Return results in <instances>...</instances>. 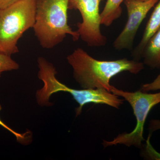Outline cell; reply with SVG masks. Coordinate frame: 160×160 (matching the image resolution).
I'll return each instance as SVG.
<instances>
[{
    "mask_svg": "<svg viewBox=\"0 0 160 160\" xmlns=\"http://www.w3.org/2000/svg\"><path fill=\"white\" fill-rule=\"evenodd\" d=\"M125 0H107L102 11L100 13L101 25L109 26L122 15L121 5Z\"/></svg>",
    "mask_w": 160,
    "mask_h": 160,
    "instance_id": "10",
    "label": "cell"
},
{
    "mask_svg": "<svg viewBox=\"0 0 160 160\" xmlns=\"http://www.w3.org/2000/svg\"><path fill=\"white\" fill-rule=\"evenodd\" d=\"M38 78L44 84L36 93L37 102L40 106H52V103L49 102L52 95L62 91L70 93L79 105L76 109L77 116L81 114L83 106L88 103L105 104L116 109L122 104L123 100L105 89H76L68 87L57 79L55 67L45 58H38Z\"/></svg>",
    "mask_w": 160,
    "mask_h": 160,
    "instance_id": "2",
    "label": "cell"
},
{
    "mask_svg": "<svg viewBox=\"0 0 160 160\" xmlns=\"http://www.w3.org/2000/svg\"><path fill=\"white\" fill-rule=\"evenodd\" d=\"M20 0H0V9L6 8Z\"/></svg>",
    "mask_w": 160,
    "mask_h": 160,
    "instance_id": "14",
    "label": "cell"
},
{
    "mask_svg": "<svg viewBox=\"0 0 160 160\" xmlns=\"http://www.w3.org/2000/svg\"><path fill=\"white\" fill-rule=\"evenodd\" d=\"M140 1H143V2H145V1H148V0H140Z\"/></svg>",
    "mask_w": 160,
    "mask_h": 160,
    "instance_id": "15",
    "label": "cell"
},
{
    "mask_svg": "<svg viewBox=\"0 0 160 160\" xmlns=\"http://www.w3.org/2000/svg\"><path fill=\"white\" fill-rule=\"evenodd\" d=\"M160 89V74L152 82L144 84L142 86L141 91L143 92H146L149 91Z\"/></svg>",
    "mask_w": 160,
    "mask_h": 160,
    "instance_id": "13",
    "label": "cell"
},
{
    "mask_svg": "<svg viewBox=\"0 0 160 160\" xmlns=\"http://www.w3.org/2000/svg\"><path fill=\"white\" fill-rule=\"evenodd\" d=\"M102 0H69V9L78 10L82 22L78 23L77 32L80 38L91 47H102L107 42L102 34L99 7Z\"/></svg>",
    "mask_w": 160,
    "mask_h": 160,
    "instance_id": "6",
    "label": "cell"
},
{
    "mask_svg": "<svg viewBox=\"0 0 160 160\" xmlns=\"http://www.w3.org/2000/svg\"><path fill=\"white\" fill-rule=\"evenodd\" d=\"M158 0H125L128 20L122 31L115 40L113 47L118 50H131L136 35L147 13Z\"/></svg>",
    "mask_w": 160,
    "mask_h": 160,
    "instance_id": "7",
    "label": "cell"
},
{
    "mask_svg": "<svg viewBox=\"0 0 160 160\" xmlns=\"http://www.w3.org/2000/svg\"><path fill=\"white\" fill-rule=\"evenodd\" d=\"M111 92L125 99L131 105L136 118L137 124L133 131L129 133L119 135L114 140L103 141V146H107L122 144L127 146L140 147L144 141L143 131L145 122L150 110L160 103V92L147 93L141 90L129 92L120 90L113 86Z\"/></svg>",
    "mask_w": 160,
    "mask_h": 160,
    "instance_id": "5",
    "label": "cell"
},
{
    "mask_svg": "<svg viewBox=\"0 0 160 160\" xmlns=\"http://www.w3.org/2000/svg\"><path fill=\"white\" fill-rule=\"evenodd\" d=\"M160 29V1L155 7L138 45L132 51V55L134 60L138 61L142 58L143 50L150 38Z\"/></svg>",
    "mask_w": 160,
    "mask_h": 160,
    "instance_id": "8",
    "label": "cell"
},
{
    "mask_svg": "<svg viewBox=\"0 0 160 160\" xmlns=\"http://www.w3.org/2000/svg\"><path fill=\"white\" fill-rule=\"evenodd\" d=\"M73 69V77L83 89H104L110 92L111 79L123 72L137 74L143 70L144 64L127 58L100 61L92 57L84 49L78 48L67 56Z\"/></svg>",
    "mask_w": 160,
    "mask_h": 160,
    "instance_id": "1",
    "label": "cell"
},
{
    "mask_svg": "<svg viewBox=\"0 0 160 160\" xmlns=\"http://www.w3.org/2000/svg\"><path fill=\"white\" fill-rule=\"evenodd\" d=\"M142 57L147 66L152 68H160V29L149 40Z\"/></svg>",
    "mask_w": 160,
    "mask_h": 160,
    "instance_id": "9",
    "label": "cell"
},
{
    "mask_svg": "<svg viewBox=\"0 0 160 160\" xmlns=\"http://www.w3.org/2000/svg\"><path fill=\"white\" fill-rule=\"evenodd\" d=\"M69 0H36L35 35L43 48H54L62 42L67 35L74 41L79 39L68 23Z\"/></svg>",
    "mask_w": 160,
    "mask_h": 160,
    "instance_id": "3",
    "label": "cell"
},
{
    "mask_svg": "<svg viewBox=\"0 0 160 160\" xmlns=\"http://www.w3.org/2000/svg\"><path fill=\"white\" fill-rule=\"evenodd\" d=\"M19 65L11 58V56L0 52V77L4 72L17 70Z\"/></svg>",
    "mask_w": 160,
    "mask_h": 160,
    "instance_id": "11",
    "label": "cell"
},
{
    "mask_svg": "<svg viewBox=\"0 0 160 160\" xmlns=\"http://www.w3.org/2000/svg\"><path fill=\"white\" fill-rule=\"evenodd\" d=\"M36 0H20L0 9V52L8 55L19 52V39L35 22Z\"/></svg>",
    "mask_w": 160,
    "mask_h": 160,
    "instance_id": "4",
    "label": "cell"
},
{
    "mask_svg": "<svg viewBox=\"0 0 160 160\" xmlns=\"http://www.w3.org/2000/svg\"><path fill=\"white\" fill-rule=\"evenodd\" d=\"M2 109V106L0 104V111ZM0 126L3 127L7 130H8L10 132H11L13 135L16 138L17 141L18 142L21 143L22 144H27L30 141L31 139V136L30 135V133L29 132H26L25 133H20L14 131L13 129L10 128L9 126L6 125L4 122L1 120L0 118Z\"/></svg>",
    "mask_w": 160,
    "mask_h": 160,
    "instance_id": "12",
    "label": "cell"
}]
</instances>
